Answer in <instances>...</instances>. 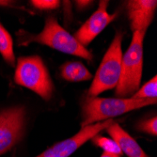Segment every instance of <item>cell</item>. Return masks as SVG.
I'll use <instances>...</instances> for the list:
<instances>
[{
  "label": "cell",
  "mask_w": 157,
  "mask_h": 157,
  "mask_svg": "<svg viewBox=\"0 0 157 157\" xmlns=\"http://www.w3.org/2000/svg\"><path fill=\"white\" fill-rule=\"evenodd\" d=\"M19 35L21 37L20 44L26 45L30 42H38L62 53L77 56L87 60L92 59V54L66 31L55 17L50 16L45 20L44 28L40 33L34 35L24 32Z\"/></svg>",
  "instance_id": "7a4b0ae2"
},
{
  "label": "cell",
  "mask_w": 157,
  "mask_h": 157,
  "mask_svg": "<svg viewBox=\"0 0 157 157\" xmlns=\"http://www.w3.org/2000/svg\"><path fill=\"white\" fill-rule=\"evenodd\" d=\"M157 96V77L153 76L150 81H148L142 88L136 90V92L131 97L136 100H148L156 99Z\"/></svg>",
  "instance_id": "4fadbf2b"
},
{
  "label": "cell",
  "mask_w": 157,
  "mask_h": 157,
  "mask_svg": "<svg viewBox=\"0 0 157 157\" xmlns=\"http://www.w3.org/2000/svg\"><path fill=\"white\" fill-rule=\"evenodd\" d=\"M0 54L5 61L10 65H15V56L13 52V40L10 34L0 23Z\"/></svg>",
  "instance_id": "7c38bea8"
},
{
  "label": "cell",
  "mask_w": 157,
  "mask_h": 157,
  "mask_svg": "<svg viewBox=\"0 0 157 157\" xmlns=\"http://www.w3.org/2000/svg\"><path fill=\"white\" fill-rule=\"evenodd\" d=\"M101 157H121V155H118V154H113V153H109V152H105V151H104V153L101 155Z\"/></svg>",
  "instance_id": "ac0fdd59"
},
{
  "label": "cell",
  "mask_w": 157,
  "mask_h": 157,
  "mask_svg": "<svg viewBox=\"0 0 157 157\" xmlns=\"http://www.w3.org/2000/svg\"><path fill=\"white\" fill-rule=\"evenodd\" d=\"M59 1L58 0H33L31 1V4L39 9V10H55L56 8H59Z\"/></svg>",
  "instance_id": "2e32d148"
},
{
  "label": "cell",
  "mask_w": 157,
  "mask_h": 157,
  "mask_svg": "<svg viewBox=\"0 0 157 157\" xmlns=\"http://www.w3.org/2000/svg\"><path fill=\"white\" fill-rule=\"evenodd\" d=\"M108 3V1H104V0L100 1L97 10L75 32L74 37L84 47L86 45H89L116 18L117 13L109 14L107 12Z\"/></svg>",
  "instance_id": "ba28073f"
},
{
  "label": "cell",
  "mask_w": 157,
  "mask_h": 157,
  "mask_svg": "<svg viewBox=\"0 0 157 157\" xmlns=\"http://www.w3.org/2000/svg\"><path fill=\"white\" fill-rule=\"evenodd\" d=\"M156 104V99L136 100L132 98H97L88 97L82 104L83 121L82 127L112 120L129 111Z\"/></svg>",
  "instance_id": "6da1fadb"
},
{
  "label": "cell",
  "mask_w": 157,
  "mask_h": 157,
  "mask_svg": "<svg viewBox=\"0 0 157 157\" xmlns=\"http://www.w3.org/2000/svg\"><path fill=\"white\" fill-rule=\"evenodd\" d=\"M113 122V120H106L103 122H97L82 127V129L76 135L55 144L37 157H69L78 148H80L85 142H87L89 139H91L93 136H97L100 132L106 129Z\"/></svg>",
  "instance_id": "52a82bcc"
},
{
  "label": "cell",
  "mask_w": 157,
  "mask_h": 157,
  "mask_svg": "<svg viewBox=\"0 0 157 157\" xmlns=\"http://www.w3.org/2000/svg\"><path fill=\"white\" fill-rule=\"evenodd\" d=\"M137 129L140 132H144L152 136L157 135V118L153 117L151 119L141 121L137 125Z\"/></svg>",
  "instance_id": "9a60e30c"
},
{
  "label": "cell",
  "mask_w": 157,
  "mask_h": 157,
  "mask_svg": "<svg viewBox=\"0 0 157 157\" xmlns=\"http://www.w3.org/2000/svg\"><path fill=\"white\" fill-rule=\"evenodd\" d=\"M92 141L93 143L102 148L104 150V151L105 152H109V153H113V154H118L121 155V151L119 148L118 144L116 143L113 139L107 138V137H104V136H93L92 137Z\"/></svg>",
  "instance_id": "5bb4252c"
},
{
  "label": "cell",
  "mask_w": 157,
  "mask_h": 157,
  "mask_svg": "<svg viewBox=\"0 0 157 157\" xmlns=\"http://www.w3.org/2000/svg\"><path fill=\"white\" fill-rule=\"evenodd\" d=\"M157 2L155 0H131L127 2L128 19L133 31L146 32L153 19Z\"/></svg>",
  "instance_id": "9c48e42d"
},
{
  "label": "cell",
  "mask_w": 157,
  "mask_h": 157,
  "mask_svg": "<svg viewBox=\"0 0 157 157\" xmlns=\"http://www.w3.org/2000/svg\"><path fill=\"white\" fill-rule=\"evenodd\" d=\"M143 31H134L130 46L122 56L121 74L116 87V96L125 99L132 97L140 86L143 67Z\"/></svg>",
  "instance_id": "3957f363"
},
{
  "label": "cell",
  "mask_w": 157,
  "mask_h": 157,
  "mask_svg": "<svg viewBox=\"0 0 157 157\" xmlns=\"http://www.w3.org/2000/svg\"><path fill=\"white\" fill-rule=\"evenodd\" d=\"M92 2L91 1H76L75 2V5L76 7L78 8V10H83V9H86L88 6H90Z\"/></svg>",
  "instance_id": "e0dca14e"
},
{
  "label": "cell",
  "mask_w": 157,
  "mask_h": 157,
  "mask_svg": "<svg viewBox=\"0 0 157 157\" xmlns=\"http://www.w3.org/2000/svg\"><path fill=\"white\" fill-rule=\"evenodd\" d=\"M14 81L31 90L45 101H50L53 96L54 84L45 64L38 56H22L17 59Z\"/></svg>",
  "instance_id": "277c9868"
},
{
  "label": "cell",
  "mask_w": 157,
  "mask_h": 157,
  "mask_svg": "<svg viewBox=\"0 0 157 157\" xmlns=\"http://www.w3.org/2000/svg\"><path fill=\"white\" fill-rule=\"evenodd\" d=\"M106 130L112 139L118 144L121 152H124L128 157H149L137 142L118 123L113 122L106 128Z\"/></svg>",
  "instance_id": "30bf717a"
},
{
  "label": "cell",
  "mask_w": 157,
  "mask_h": 157,
  "mask_svg": "<svg viewBox=\"0 0 157 157\" xmlns=\"http://www.w3.org/2000/svg\"><path fill=\"white\" fill-rule=\"evenodd\" d=\"M123 33L117 32L104 59L100 64L95 77L88 92V97H96L105 90L116 88L121 74V41Z\"/></svg>",
  "instance_id": "5b68a950"
},
{
  "label": "cell",
  "mask_w": 157,
  "mask_h": 157,
  "mask_svg": "<svg viewBox=\"0 0 157 157\" xmlns=\"http://www.w3.org/2000/svg\"><path fill=\"white\" fill-rule=\"evenodd\" d=\"M25 109L14 106L0 111V155L10 151L23 137Z\"/></svg>",
  "instance_id": "8992f818"
},
{
  "label": "cell",
  "mask_w": 157,
  "mask_h": 157,
  "mask_svg": "<svg viewBox=\"0 0 157 157\" xmlns=\"http://www.w3.org/2000/svg\"><path fill=\"white\" fill-rule=\"evenodd\" d=\"M61 76L70 82L87 81L92 78L91 74L81 62H66L60 67Z\"/></svg>",
  "instance_id": "8fae6325"
}]
</instances>
